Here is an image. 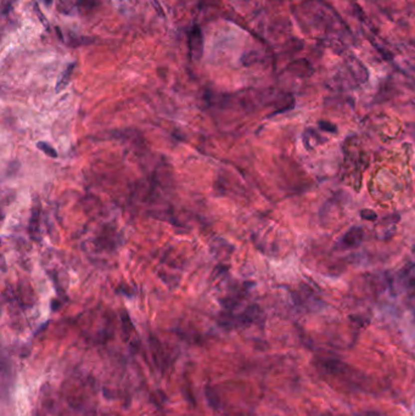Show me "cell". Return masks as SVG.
<instances>
[{
    "label": "cell",
    "mask_w": 415,
    "mask_h": 416,
    "mask_svg": "<svg viewBox=\"0 0 415 416\" xmlns=\"http://www.w3.org/2000/svg\"><path fill=\"white\" fill-rule=\"evenodd\" d=\"M361 240H362V230L359 229V228H356V229L350 230L347 234H346L344 241H345V244L353 246V245L358 244Z\"/></svg>",
    "instance_id": "cell-2"
},
{
    "label": "cell",
    "mask_w": 415,
    "mask_h": 416,
    "mask_svg": "<svg viewBox=\"0 0 415 416\" xmlns=\"http://www.w3.org/2000/svg\"><path fill=\"white\" fill-rule=\"evenodd\" d=\"M74 68V63H72V65L68 66L67 68H66V71L63 72L62 76H61V78L59 79V82H57V85H56V90L57 92H60V90H62L63 88L67 85L68 82H70V78H71V74H72V71H73Z\"/></svg>",
    "instance_id": "cell-3"
},
{
    "label": "cell",
    "mask_w": 415,
    "mask_h": 416,
    "mask_svg": "<svg viewBox=\"0 0 415 416\" xmlns=\"http://www.w3.org/2000/svg\"><path fill=\"white\" fill-rule=\"evenodd\" d=\"M38 218H39V211L34 208L32 212V218H30L29 223V230L32 234H34V231L38 230Z\"/></svg>",
    "instance_id": "cell-5"
},
{
    "label": "cell",
    "mask_w": 415,
    "mask_h": 416,
    "mask_svg": "<svg viewBox=\"0 0 415 416\" xmlns=\"http://www.w3.org/2000/svg\"><path fill=\"white\" fill-rule=\"evenodd\" d=\"M362 217H364V219H369V220H374L376 219V214L374 212L369 211V209H365V211L362 212Z\"/></svg>",
    "instance_id": "cell-7"
},
{
    "label": "cell",
    "mask_w": 415,
    "mask_h": 416,
    "mask_svg": "<svg viewBox=\"0 0 415 416\" xmlns=\"http://www.w3.org/2000/svg\"><path fill=\"white\" fill-rule=\"evenodd\" d=\"M37 147L39 148V150L43 151L44 153H46V155H48V156L52 157V158H56V157H57V152H56V151H55V148L52 147V146L49 145V144H46V142L39 141L37 144Z\"/></svg>",
    "instance_id": "cell-4"
},
{
    "label": "cell",
    "mask_w": 415,
    "mask_h": 416,
    "mask_svg": "<svg viewBox=\"0 0 415 416\" xmlns=\"http://www.w3.org/2000/svg\"><path fill=\"white\" fill-rule=\"evenodd\" d=\"M77 4H78V6L81 7V9L88 10V9H91V7H95L96 4H98V1H96V0H78Z\"/></svg>",
    "instance_id": "cell-6"
},
{
    "label": "cell",
    "mask_w": 415,
    "mask_h": 416,
    "mask_svg": "<svg viewBox=\"0 0 415 416\" xmlns=\"http://www.w3.org/2000/svg\"><path fill=\"white\" fill-rule=\"evenodd\" d=\"M189 52L190 57L195 61L200 60L204 52V38L200 27L194 26L189 33Z\"/></svg>",
    "instance_id": "cell-1"
},
{
    "label": "cell",
    "mask_w": 415,
    "mask_h": 416,
    "mask_svg": "<svg viewBox=\"0 0 415 416\" xmlns=\"http://www.w3.org/2000/svg\"><path fill=\"white\" fill-rule=\"evenodd\" d=\"M320 127H322L323 129H324V131H328V132H330L329 131V129H333V131H336V128H335L334 126H330L329 125V123H320Z\"/></svg>",
    "instance_id": "cell-8"
}]
</instances>
